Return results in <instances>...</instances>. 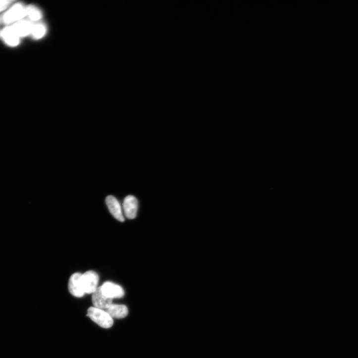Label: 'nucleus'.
<instances>
[{"label":"nucleus","instance_id":"1","mask_svg":"<svg viewBox=\"0 0 358 358\" xmlns=\"http://www.w3.org/2000/svg\"><path fill=\"white\" fill-rule=\"evenodd\" d=\"M26 17V7L21 3L14 4L3 15L1 21L7 25L14 24Z\"/></svg>","mask_w":358,"mask_h":358},{"label":"nucleus","instance_id":"2","mask_svg":"<svg viewBox=\"0 0 358 358\" xmlns=\"http://www.w3.org/2000/svg\"><path fill=\"white\" fill-rule=\"evenodd\" d=\"M88 316L92 320L103 328H109L113 324V318L105 310L90 307L88 310Z\"/></svg>","mask_w":358,"mask_h":358},{"label":"nucleus","instance_id":"3","mask_svg":"<svg viewBox=\"0 0 358 358\" xmlns=\"http://www.w3.org/2000/svg\"><path fill=\"white\" fill-rule=\"evenodd\" d=\"M81 280L85 294H92L98 288L99 277L93 271H89L82 274Z\"/></svg>","mask_w":358,"mask_h":358},{"label":"nucleus","instance_id":"4","mask_svg":"<svg viewBox=\"0 0 358 358\" xmlns=\"http://www.w3.org/2000/svg\"><path fill=\"white\" fill-rule=\"evenodd\" d=\"M102 293L107 298L119 299L125 295L124 289L117 284L109 282H106L101 286Z\"/></svg>","mask_w":358,"mask_h":358},{"label":"nucleus","instance_id":"5","mask_svg":"<svg viewBox=\"0 0 358 358\" xmlns=\"http://www.w3.org/2000/svg\"><path fill=\"white\" fill-rule=\"evenodd\" d=\"M82 274L76 273L72 275L68 283V289L72 295L77 298L83 297L85 293L81 284Z\"/></svg>","mask_w":358,"mask_h":358},{"label":"nucleus","instance_id":"6","mask_svg":"<svg viewBox=\"0 0 358 358\" xmlns=\"http://www.w3.org/2000/svg\"><path fill=\"white\" fill-rule=\"evenodd\" d=\"M105 203L110 213L116 220L121 222L125 220L121 205L114 197L107 196L105 199Z\"/></svg>","mask_w":358,"mask_h":358},{"label":"nucleus","instance_id":"7","mask_svg":"<svg viewBox=\"0 0 358 358\" xmlns=\"http://www.w3.org/2000/svg\"><path fill=\"white\" fill-rule=\"evenodd\" d=\"M138 205V201L135 197L132 195L126 197L123 203L125 216L130 219L135 218L137 215Z\"/></svg>","mask_w":358,"mask_h":358},{"label":"nucleus","instance_id":"8","mask_svg":"<svg viewBox=\"0 0 358 358\" xmlns=\"http://www.w3.org/2000/svg\"><path fill=\"white\" fill-rule=\"evenodd\" d=\"M0 37L6 45L11 47H17L20 43L21 38L11 26H7L2 30Z\"/></svg>","mask_w":358,"mask_h":358},{"label":"nucleus","instance_id":"9","mask_svg":"<svg viewBox=\"0 0 358 358\" xmlns=\"http://www.w3.org/2000/svg\"><path fill=\"white\" fill-rule=\"evenodd\" d=\"M92 302L95 307L105 310L112 304V299L106 297L102 293L101 287H99L92 294Z\"/></svg>","mask_w":358,"mask_h":358},{"label":"nucleus","instance_id":"10","mask_svg":"<svg viewBox=\"0 0 358 358\" xmlns=\"http://www.w3.org/2000/svg\"><path fill=\"white\" fill-rule=\"evenodd\" d=\"M33 23L29 20L23 19L11 26L20 38L31 35Z\"/></svg>","mask_w":358,"mask_h":358},{"label":"nucleus","instance_id":"11","mask_svg":"<svg viewBox=\"0 0 358 358\" xmlns=\"http://www.w3.org/2000/svg\"><path fill=\"white\" fill-rule=\"evenodd\" d=\"M109 315L113 318H124L129 313V310L125 305H110L105 310Z\"/></svg>","mask_w":358,"mask_h":358},{"label":"nucleus","instance_id":"12","mask_svg":"<svg viewBox=\"0 0 358 358\" xmlns=\"http://www.w3.org/2000/svg\"><path fill=\"white\" fill-rule=\"evenodd\" d=\"M43 16L42 12L36 6L32 5L26 7V17L32 23L39 22Z\"/></svg>","mask_w":358,"mask_h":358},{"label":"nucleus","instance_id":"13","mask_svg":"<svg viewBox=\"0 0 358 358\" xmlns=\"http://www.w3.org/2000/svg\"><path fill=\"white\" fill-rule=\"evenodd\" d=\"M47 33V27L46 25L42 22H38L33 24L31 35L32 38L36 40H40L43 38Z\"/></svg>","mask_w":358,"mask_h":358},{"label":"nucleus","instance_id":"14","mask_svg":"<svg viewBox=\"0 0 358 358\" xmlns=\"http://www.w3.org/2000/svg\"><path fill=\"white\" fill-rule=\"evenodd\" d=\"M14 2L13 0H0V13L11 7Z\"/></svg>","mask_w":358,"mask_h":358},{"label":"nucleus","instance_id":"15","mask_svg":"<svg viewBox=\"0 0 358 358\" xmlns=\"http://www.w3.org/2000/svg\"><path fill=\"white\" fill-rule=\"evenodd\" d=\"M0 34H1V32H0Z\"/></svg>","mask_w":358,"mask_h":358}]
</instances>
